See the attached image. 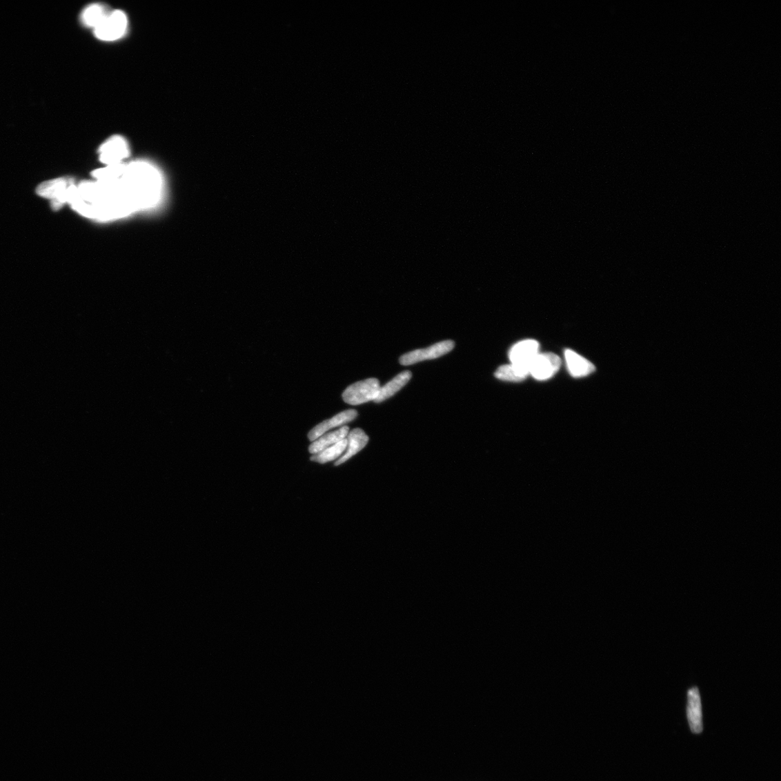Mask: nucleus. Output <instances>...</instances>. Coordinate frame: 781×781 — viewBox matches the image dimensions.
Returning a JSON list of instances; mask_svg holds the SVG:
<instances>
[{"instance_id":"nucleus-1","label":"nucleus","mask_w":781,"mask_h":781,"mask_svg":"<svg viewBox=\"0 0 781 781\" xmlns=\"http://www.w3.org/2000/svg\"><path fill=\"white\" fill-rule=\"evenodd\" d=\"M69 204L86 217L99 221L123 218L136 211L122 177L112 181H85L74 188Z\"/></svg>"},{"instance_id":"nucleus-14","label":"nucleus","mask_w":781,"mask_h":781,"mask_svg":"<svg viewBox=\"0 0 781 781\" xmlns=\"http://www.w3.org/2000/svg\"><path fill=\"white\" fill-rule=\"evenodd\" d=\"M349 431L348 426H344L335 431L322 435L310 445L309 453L313 455L318 454L325 448L346 439Z\"/></svg>"},{"instance_id":"nucleus-12","label":"nucleus","mask_w":781,"mask_h":781,"mask_svg":"<svg viewBox=\"0 0 781 781\" xmlns=\"http://www.w3.org/2000/svg\"><path fill=\"white\" fill-rule=\"evenodd\" d=\"M564 356L568 370L573 377H587L595 370V367L589 360L573 350H566Z\"/></svg>"},{"instance_id":"nucleus-13","label":"nucleus","mask_w":781,"mask_h":781,"mask_svg":"<svg viewBox=\"0 0 781 781\" xmlns=\"http://www.w3.org/2000/svg\"><path fill=\"white\" fill-rule=\"evenodd\" d=\"M346 439L348 441L346 453L338 459L335 464V466H339L357 455L366 447L369 441L368 435L360 428H355L349 432Z\"/></svg>"},{"instance_id":"nucleus-3","label":"nucleus","mask_w":781,"mask_h":781,"mask_svg":"<svg viewBox=\"0 0 781 781\" xmlns=\"http://www.w3.org/2000/svg\"><path fill=\"white\" fill-rule=\"evenodd\" d=\"M128 28V18L121 10L110 12L102 23L95 29V36L100 40L116 41L122 38Z\"/></svg>"},{"instance_id":"nucleus-15","label":"nucleus","mask_w":781,"mask_h":781,"mask_svg":"<svg viewBox=\"0 0 781 781\" xmlns=\"http://www.w3.org/2000/svg\"><path fill=\"white\" fill-rule=\"evenodd\" d=\"M412 379V373L405 370L398 374L393 380L380 388L379 395L374 401L375 403L382 402L394 396Z\"/></svg>"},{"instance_id":"nucleus-18","label":"nucleus","mask_w":781,"mask_h":781,"mask_svg":"<svg viewBox=\"0 0 781 781\" xmlns=\"http://www.w3.org/2000/svg\"><path fill=\"white\" fill-rule=\"evenodd\" d=\"M348 441L345 439L333 446L325 448L318 454L313 455L310 457V460L320 464H325L328 462L335 460L342 456L344 451H346Z\"/></svg>"},{"instance_id":"nucleus-6","label":"nucleus","mask_w":781,"mask_h":781,"mask_svg":"<svg viewBox=\"0 0 781 781\" xmlns=\"http://www.w3.org/2000/svg\"><path fill=\"white\" fill-rule=\"evenodd\" d=\"M100 161L108 165L122 164L128 157L130 148L128 142L122 137L115 136L105 141L99 148Z\"/></svg>"},{"instance_id":"nucleus-2","label":"nucleus","mask_w":781,"mask_h":781,"mask_svg":"<svg viewBox=\"0 0 781 781\" xmlns=\"http://www.w3.org/2000/svg\"><path fill=\"white\" fill-rule=\"evenodd\" d=\"M122 179L137 212L152 208L159 201L162 177L151 163L136 161L126 164Z\"/></svg>"},{"instance_id":"nucleus-9","label":"nucleus","mask_w":781,"mask_h":781,"mask_svg":"<svg viewBox=\"0 0 781 781\" xmlns=\"http://www.w3.org/2000/svg\"><path fill=\"white\" fill-rule=\"evenodd\" d=\"M686 714L691 731L699 734L702 732V713L701 698L698 687L691 688L687 694Z\"/></svg>"},{"instance_id":"nucleus-10","label":"nucleus","mask_w":781,"mask_h":781,"mask_svg":"<svg viewBox=\"0 0 781 781\" xmlns=\"http://www.w3.org/2000/svg\"><path fill=\"white\" fill-rule=\"evenodd\" d=\"M357 415L355 410H348L339 413L333 418L325 420V422L314 427L308 433V439L310 441L314 442L326 434L327 431L334 428L342 427L343 425L353 422L357 417Z\"/></svg>"},{"instance_id":"nucleus-4","label":"nucleus","mask_w":781,"mask_h":781,"mask_svg":"<svg viewBox=\"0 0 781 781\" xmlns=\"http://www.w3.org/2000/svg\"><path fill=\"white\" fill-rule=\"evenodd\" d=\"M380 382L377 379H368L357 382L345 389L342 395L343 400L351 405L362 404L377 398L380 390Z\"/></svg>"},{"instance_id":"nucleus-8","label":"nucleus","mask_w":781,"mask_h":781,"mask_svg":"<svg viewBox=\"0 0 781 781\" xmlns=\"http://www.w3.org/2000/svg\"><path fill=\"white\" fill-rule=\"evenodd\" d=\"M539 353V343L533 339L521 341L510 350L508 357L511 364L529 371L533 359Z\"/></svg>"},{"instance_id":"nucleus-16","label":"nucleus","mask_w":781,"mask_h":781,"mask_svg":"<svg viewBox=\"0 0 781 781\" xmlns=\"http://www.w3.org/2000/svg\"><path fill=\"white\" fill-rule=\"evenodd\" d=\"M110 12L106 6L94 4L87 7L83 11L81 21L86 26L95 29L106 19Z\"/></svg>"},{"instance_id":"nucleus-7","label":"nucleus","mask_w":781,"mask_h":781,"mask_svg":"<svg viewBox=\"0 0 781 781\" xmlns=\"http://www.w3.org/2000/svg\"><path fill=\"white\" fill-rule=\"evenodd\" d=\"M560 357L553 353H538L530 366V375L539 381L551 379L561 366Z\"/></svg>"},{"instance_id":"nucleus-5","label":"nucleus","mask_w":781,"mask_h":781,"mask_svg":"<svg viewBox=\"0 0 781 781\" xmlns=\"http://www.w3.org/2000/svg\"><path fill=\"white\" fill-rule=\"evenodd\" d=\"M455 345L452 340L438 342L426 349L416 350L403 355L399 359V363L402 366H411L425 360L437 359L452 351Z\"/></svg>"},{"instance_id":"nucleus-17","label":"nucleus","mask_w":781,"mask_h":781,"mask_svg":"<svg viewBox=\"0 0 781 781\" xmlns=\"http://www.w3.org/2000/svg\"><path fill=\"white\" fill-rule=\"evenodd\" d=\"M529 375L528 370L512 364L500 366L494 374L500 380L513 382H522Z\"/></svg>"},{"instance_id":"nucleus-11","label":"nucleus","mask_w":781,"mask_h":781,"mask_svg":"<svg viewBox=\"0 0 781 781\" xmlns=\"http://www.w3.org/2000/svg\"><path fill=\"white\" fill-rule=\"evenodd\" d=\"M75 184L70 177H61L43 182L37 188L39 197L52 200L61 198L68 188Z\"/></svg>"}]
</instances>
